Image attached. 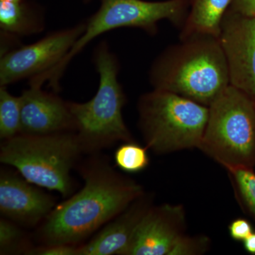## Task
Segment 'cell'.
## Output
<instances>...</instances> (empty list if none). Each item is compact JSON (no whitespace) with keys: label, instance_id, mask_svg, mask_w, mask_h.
Instances as JSON below:
<instances>
[{"label":"cell","instance_id":"obj_1","mask_svg":"<svg viewBox=\"0 0 255 255\" xmlns=\"http://www.w3.org/2000/svg\"><path fill=\"white\" fill-rule=\"evenodd\" d=\"M82 173L84 187L52 210L40 230L46 246H75L144 194L140 184L104 162H92Z\"/></svg>","mask_w":255,"mask_h":255},{"label":"cell","instance_id":"obj_2","mask_svg":"<svg viewBox=\"0 0 255 255\" xmlns=\"http://www.w3.org/2000/svg\"><path fill=\"white\" fill-rule=\"evenodd\" d=\"M154 90L177 94L209 107L230 85L227 60L219 41L194 40L159 57L151 68Z\"/></svg>","mask_w":255,"mask_h":255},{"label":"cell","instance_id":"obj_3","mask_svg":"<svg viewBox=\"0 0 255 255\" xmlns=\"http://www.w3.org/2000/svg\"><path fill=\"white\" fill-rule=\"evenodd\" d=\"M93 62L99 75L95 95L85 103L69 102L75 133L87 152L132 140L122 114L126 97L119 80L118 60L107 41L96 47Z\"/></svg>","mask_w":255,"mask_h":255},{"label":"cell","instance_id":"obj_4","mask_svg":"<svg viewBox=\"0 0 255 255\" xmlns=\"http://www.w3.org/2000/svg\"><path fill=\"white\" fill-rule=\"evenodd\" d=\"M199 149L227 170L255 167V102L230 85L209 107Z\"/></svg>","mask_w":255,"mask_h":255},{"label":"cell","instance_id":"obj_5","mask_svg":"<svg viewBox=\"0 0 255 255\" xmlns=\"http://www.w3.org/2000/svg\"><path fill=\"white\" fill-rule=\"evenodd\" d=\"M82 152L74 132L46 135L18 134L1 144L0 161L17 169L32 184L65 196L72 189L70 171Z\"/></svg>","mask_w":255,"mask_h":255},{"label":"cell","instance_id":"obj_6","mask_svg":"<svg viewBox=\"0 0 255 255\" xmlns=\"http://www.w3.org/2000/svg\"><path fill=\"white\" fill-rule=\"evenodd\" d=\"M209 107L177 94L154 90L138 102L139 124L147 148L165 154L199 148Z\"/></svg>","mask_w":255,"mask_h":255},{"label":"cell","instance_id":"obj_7","mask_svg":"<svg viewBox=\"0 0 255 255\" xmlns=\"http://www.w3.org/2000/svg\"><path fill=\"white\" fill-rule=\"evenodd\" d=\"M189 0H101L98 10L86 21V28L70 51L77 56L97 37L119 28H139L155 33L161 20L177 23L187 11Z\"/></svg>","mask_w":255,"mask_h":255},{"label":"cell","instance_id":"obj_8","mask_svg":"<svg viewBox=\"0 0 255 255\" xmlns=\"http://www.w3.org/2000/svg\"><path fill=\"white\" fill-rule=\"evenodd\" d=\"M85 28L86 21H82L1 54L0 86L44 77L61 63Z\"/></svg>","mask_w":255,"mask_h":255},{"label":"cell","instance_id":"obj_9","mask_svg":"<svg viewBox=\"0 0 255 255\" xmlns=\"http://www.w3.org/2000/svg\"><path fill=\"white\" fill-rule=\"evenodd\" d=\"M227 60L230 85L255 102V17L231 11L219 37Z\"/></svg>","mask_w":255,"mask_h":255},{"label":"cell","instance_id":"obj_10","mask_svg":"<svg viewBox=\"0 0 255 255\" xmlns=\"http://www.w3.org/2000/svg\"><path fill=\"white\" fill-rule=\"evenodd\" d=\"M185 228V210L182 206L150 207L137 226L124 255H169Z\"/></svg>","mask_w":255,"mask_h":255},{"label":"cell","instance_id":"obj_11","mask_svg":"<svg viewBox=\"0 0 255 255\" xmlns=\"http://www.w3.org/2000/svg\"><path fill=\"white\" fill-rule=\"evenodd\" d=\"M29 86L20 96V134L46 135L75 132V122L69 102L55 94L44 91L40 85Z\"/></svg>","mask_w":255,"mask_h":255},{"label":"cell","instance_id":"obj_12","mask_svg":"<svg viewBox=\"0 0 255 255\" xmlns=\"http://www.w3.org/2000/svg\"><path fill=\"white\" fill-rule=\"evenodd\" d=\"M55 201L23 178L1 173L0 210L6 217L26 226H33L51 212Z\"/></svg>","mask_w":255,"mask_h":255},{"label":"cell","instance_id":"obj_13","mask_svg":"<svg viewBox=\"0 0 255 255\" xmlns=\"http://www.w3.org/2000/svg\"><path fill=\"white\" fill-rule=\"evenodd\" d=\"M150 204V197L142 194L91 241L78 248V255H124Z\"/></svg>","mask_w":255,"mask_h":255},{"label":"cell","instance_id":"obj_14","mask_svg":"<svg viewBox=\"0 0 255 255\" xmlns=\"http://www.w3.org/2000/svg\"><path fill=\"white\" fill-rule=\"evenodd\" d=\"M45 28L44 12L38 5L26 0L0 1L1 53L8 51L20 38L38 34Z\"/></svg>","mask_w":255,"mask_h":255},{"label":"cell","instance_id":"obj_15","mask_svg":"<svg viewBox=\"0 0 255 255\" xmlns=\"http://www.w3.org/2000/svg\"><path fill=\"white\" fill-rule=\"evenodd\" d=\"M233 0H189L191 12L188 18L189 31L219 38L225 13Z\"/></svg>","mask_w":255,"mask_h":255},{"label":"cell","instance_id":"obj_16","mask_svg":"<svg viewBox=\"0 0 255 255\" xmlns=\"http://www.w3.org/2000/svg\"><path fill=\"white\" fill-rule=\"evenodd\" d=\"M21 131V99L0 86V137L7 140Z\"/></svg>","mask_w":255,"mask_h":255},{"label":"cell","instance_id":"obj_17","mask_svg":"<svg viewBox=\"0 0 255 255\" xmlns=\"http://www.w3.org/2000/svg\"><path fill=\"white\" fill-rule=\"evenodd\" d=\"M228 172L238 203L245 212L255 220L254 169H232Z\"/></svg>","mask_w":255,"mask_h":255},{"label":"cell","instance_id":"obj_18","mask_svg":"<svg viewBox=\"0 0 255 255\" xmlns=\"http://www.w3.org/2000/svg\"><path fill=\"white\" fill-rule=\"evenodd\" d=\"M116 164L128 173H137L149 164L147 148L131 141L126 142L114 153Z\"/></svg>","mask_w":255,"mask_h":255},{"label":"cell","instance_id":"obj_19","mask_svg":"<svg viewBox=\"0 0 255 255\" xmlns=\"http://www.w3.org/2000/svg\"><path fill=\"white\" fill-rule=\"evenodd\" d=\"M211 241L206 236H187L183 234L178 238L169 255H199L207 253Z\"/></svg>","mask_w":255,"mask_h":255},{"label":"cell","instance_id":"obj_20","mask_svg":"<svg viewBox=\"0 0 255 255\" xmlns=\"http://www.w3.org/2000/svg\"><path fill=\"white\" fill-rule=\"evenodd\" d=\"M22 232L19 228L6 219L0 220V253H9L18 248L22 240Z\"/></svg>","mask_w":255,"mask_h":255},{"label":"cell","instance_id":"obj_21","mask_svg":"<svg viewBox=\"0 0 255 255\" xmlns=\"http://www.w3.org/2000/svg\"><path fill=\"white\" fill-rule=\"evenodd\" d=\"M230 236L234 241L243 242L254 232L251 223L244 219L234 220L228 226Z\"/></svg>","mask_w":255,"mask_h":255},{"label":"cell","instance_id":"obj_22","mask_svg":"<svg viewBox=\"0 0 255 255\" xmlns=\"http://www.w3.org/2000/svg\"><path fill=\"white\" fill-rule=\"evenodd\" d=\"M28 253L36 255H78V248L72 245H49L31 250Z\"/></svg>","mask_w":255,"mask_h":255},{"label":"cell","instance_id":"obj_23","mask_svg":"<svg viewBox=\"0 0 255 255\" xmlns=\"http://www.w3.org/2000/svg\"><path fill=\"white\" fill-rule=\"evenodd\" d=\"M230 7L236 14L255 17V0H233Z\"/></svg>","mask_w":255,"mask_h":255},{"label":"cell","instance_id":"obj_24","mask_svg":"<svg viewBox=\"0 0 255 255\" xmlns=\"http://www.w3.org/2000/svg\"><path fill=\"white\" fill-rule=\"evenodd\" d=\"M245 249L248 253L255 255V233H252L251 236L243 241Z\"/></svg>","mask_w":255,"mask_h":255},{"label":"cell","instance_id":"obj_25","mask_svg":"<svg viewBox=\"0 0 255 255\" xmlns=\"http://www.w3.org/2000/svg\"><path fill=\"white\" fill-rule=\"evenodd\" d=\"M0 1H21L22 0H0Z\"/></svg>","mask_w":255,"mask_h":255},{"label":"cell","instance_id":"obj_26","mask_svg":"<svg viewBox=\"0 0 255 255\" xmlns=\"http://www.w3.org/2000/svg\"><path fill=\"white\" fill-rule=\"evenodd\" d=\"M82 1H83L84 2H85V3H89V2H90V1H92V0H82Z\"/></svg>","mask_w":255,"mask_h":255}]
</instances>
